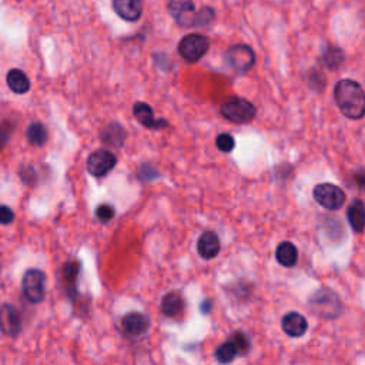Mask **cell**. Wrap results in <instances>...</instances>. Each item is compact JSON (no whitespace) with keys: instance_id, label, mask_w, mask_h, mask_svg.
Returning <instances> with one entry per match:
<instances>
[{"instance_id":"5","label":"cell","mask_w":365,"mask_h":365,"mask_svg":"<svg viewBox=\"0 0 365 365\" xmlns=\"http://www.w3.org/2000/svg\"><path fill=\"white\" fill-rule=\"evenodd\" d=\"M208 48L210 41L206 36L200 33H190L180 40L179 53L186 61L196 63L208 52Z\"/></svg>"},{"instance_id":"19","label":"cell","mask_w":365,"mask_h":365,"mask_svg":"<svg viewBox=\"0 0 365 365\" xmlns=\"http://www.w3.org/2000/svg\"><path fill=\"white\" fill-rule=\"evenodd\" d=\"M9 89L16 95H25L30 90V80L26 73L20 69H13L6 76Z\"/></svg>"},{"instance_id":"6","label":"cell","mask_w":365,"mask_h":365,"mask_svg":"<svg viewBox=\"0 0 365 365\" xmlns=\"http://www.w3.org/2000/svg\"><path fill=\"white\" fill-rule=\"evenodd\" d=\"M45 284L46 275L37 268H30L25 273L23 280H21V291L29 303L39 304L45 298Z\"/></svg>"},{"instance_id":"25","label":"cell","mask_w":365,"mask_h":365,"mask_svg":"<svg viewBox=\"0 0 365 365\" xmlns=\"http://www.w3.org/2000/svg\"><path fill=\"white\" fill-rule=\"evenodd\" d=\"M237 351L233 347V344L230 341H226L224 344H221L217 350H216V359L220 364H231L235 358H237Z\"/></svg>"},{"instance_id":"21","label":"cell","mask_w":365,"mask_h":365,"mask_svg":"<svg viewBox=\"0 0 365 365\" xmlns=\"http://www.w3.org/2000/svg\"><path fill=\"white\" fill-rule=\"evenodd\" d=\"M26 137H28L29 143L33 144V146H37V147L45 146L46 141H48V130H46V127L43 126L41 123H37V121L36 123H32L28 127Z\"/></svg>"},{"instance_id":"18","label":"cell","mask_w":365,"mask_h":365,"mask_svg":"<svg viewBox=\"0 0 365 365\" xmlns=\"http://www.w3.org/2000/svg\"><path fill=\"white\" fill-rule=\"evenodd\" d=\"M275 260L283 267H294L298 262V250L290 241H283L278 244L275 250Z\"/></svg>"},{"instance_id":"15","label":"cell","mask_w":365,"mask_h":365,"mask_svg":"<svg viewBox=\"0 0 365 365\" xmlns=\"http://www.w3.org/2000/svg\"><path fill=\"white\" fill-rule=\"evenodd\" d=\"M197 251L201 259L213 260L216 259L220 253V240L219 235L214 231H206L200 235L197 241Z\"/></svg>"},{"instance_id":"28","label":"cell","mask_w":365,"mask_h":365,"mask_svg":"<svg viewBox=\"0 0 365 365\" xmlns=\"http://www.w3.org/2000/svg\"><path fill=\"white\" fill-rule=\"evenodd\" d=\"M116 210L110 204H100L96 208V217L100 223H109L115 219Z\"/></svg>"},{"instance_id":"14","label":"cell","mask_w":365,"mask_h":365,"mask_svg":"<svg viewBox=\"0 0 365 365\" xmlns=\"http://www.w3.org/2000/svg\"><path fill=\"white\" fill-rule=\"evenodd\" d=\"M113 10L126 21H137L143 13L141 0H112Z\"/></svg>"},{"instance_id":"1","label":"cell","mask_w":365,"mask_h":365,"mask_svg":"<svg viewBox=\"0 0 365 365\" xmlns=\"http://www.w3.org/2000/svg\"><path fill=\"white\" fill-rule=\"evenodd\" d=\"M334 100L341 113L351 120H359L365 115V93L362 86L351 79L339 80L334 88Z\"/></svg>"},{"instance_id":"10","label":"cell","mask_w":365,"mask_h":365,"mask_svg":"<svg viewBox=\"0 0 365 365\" xmlns=\"http://www.w3.org/2000/svg\"><path fill=\"white\" fill-rule=\"evenodd\" d=\"M121 328L130 337H141L150 328V318L139 311L128 313L121 318Z\"/></svg>"},{"instance_id":"4","label":"cell","mask_w":365,"mask_h":365,"mask_svg":"<svg viewBox=\"0 0 365 365\" xmlns=\"http://www.w3.org/2000/svg\"><path fill=\"white\" fill-rule=\"evenodd\" d=\"M313 196H314V200L321 207H324V208L331 210V211L339 210L342 206H344V203L347 200L344 190L339 188L335 184H331V183L317 184L314 187Z\"/></svg>"},{"instance_id":"22","label":"cell","mask_w":365,"mask_h":365,"mask_svg":"<svg viewBox=\"0 0 365 365\" xmlns=\"http://www.w3.org/2000/svg\"><path fill=\"white\" fill-rule=\"evenodd\" d=\"M233 347L235 348V351H237V355L240 357H244L250 353V348H251V341L248 338V335L243 331H234L231 335H230V339H228Z\"/></svg>"},{"instance_id":"24","label":"cell","mask_w":365,"mask_h":365,"mask_svg":"<svg viewBox=\"0 0 365 365\" xmlns=\"http://www.w3.org/2000/svg\"><path fill=\"white\" fill-rule=\"evenodd\" d=\"M79 268L80 264L77 262H68L63 266V278L64 283H66V287L75 290L76 282H77V275H79Z\"/></svg>"},{"instance_id":"23","label":"cell","mask_w":365,"mask_h":365,"mask_svg":"<svg viewBox=\"0 0 365 365\" xmlns=\"http://www.w3.org/2000/svg\"><path fill=\"white\" fill-rule=\"evenodd\" d=\"M323 59L330 69H337L344 61V53L335 46H328L323 53Z\"/></svg>"},{"instance_id":"12","label":"cell","mask_w":365,"mask_h":365,"mask_svg":"<svg viewBox=\"0 0 365 365\" xmlns=\"http://www.w3.org/2000/svg\"><path fill=\"white\" fill-rule=\"evenodd\" d=\"M133 115L137 119V121L144 126L146 128H152V130H160V128L170 127V123L164 119L157 120L155 117V112L152 109V106L144 103V101H137L133 106Z\"/></svg>"},{"instance_id":"26","label":"cell","mask_w":365,"mask_h":365,"mask_svg":"<svg viewBox=\"0 0 365 365\" xmlns=\"http://www.w3.org/2000/svg\"><path fill=\"white\" fill-rule=\"evenodd\" d=\"M216 20V10L210 6H204L200 10H197L196 14V23L195 28H200V26H208L211 25L213 21Z\"/></svg>"},{"instance_id":"13","label":"cell","mask_w":365,"mask_h":365,"mask_svg":"<svg viewBox=\"0 0 365 365\" xmlns=\"http://www.w3.org/2000/svg\"><path fill=\"white\" fill-rule=\"evenodd\" d=\"M282 327H283V331L288 337L298 338V337H303L307 333L308 321L306 319V317L303 314L291 311L283 317Z\"/></svg>"},{"instance_id":"17","label":"cell","mask_w":365,"mask_h":365,"mask_svg":"<svg viewBox=\"0 0 365 365\" xmlns=\"http://www.w3.org/2000/svg\"><path fill=\"white\" fill-rule=\"evenodd\" d=\"M160 308L166 317H177L184 310V298L179 291H170L163 297Z\"/></svg>"},{"instance_id":"16","label":"cell","mask_w":365,"mask_h":365,"mask_svg":"<svg viewBox=\"0 0 365 365\" xmlns=\"http://www.w3.org/2000/svg\"><path fill=\"white\" fill-rule=\"evenodd\" d=\"M126 137H127V133L123 128V126L116 121L107 124L100 133L101 141L112 148H121L126 141Z\"/></svg>"},{"instance_id":"9","label":"cell","mask_w":365,"mask_h":365,"mask_svg":"<svg viewBox=\"0 0 365 365\" xmlns=\"http://www.w3.org/2000/svg\"><path fill=\"white\" fill-rule=\"evenodd\" d=\"M168 13L181 28H195L197 10L193 0H168Z\"/></svg>"},{"instance_id":"11","label":"cell","mask_w":365,"mask_h":365,"mask_svg":"<svg viewBox=\"0 0 365 365\" xmlns=\"http://www.w3.org/2000/svg\"><path fill=\"white\" fill-rule=\"evenodd\" d=\"M0 331L8 337H17L21 331V318L12 304L0 307Z\"/></svg>"},{"instance_id":"30","label":"cell","mask_w":365,"mask_h":365,"mask_svg":"<svg viewBox=\"0 0 365 365\" xmlns=\"http://www.w3.org/2000/svg\"><path fill=\"white\" fill-rule=\"evenodd\" d=\"M20 179L25 184L33 186L36 183V180H37V173H36L33 167L28 166V167H23V168L20 170Z\"/></svg>"},{"instance_id":"8","label":"cell","mask_w":365,"mask_h":365,"mask_svg":"<svg viewBox=\"0 0 365 365\" xmlns=\"http://www.w3.org/2000/svg\"><path fill=\"white\" fill-rule=\"evenodd\" d=\"M117 157L110 150L99 148L88 157V171L93 177H104L116 167Z\"/></svg>"},{"instance_id":"27","label":"cell","mask_w":365,"mask_h":365,"mask_svg":"<svg viewBox=\"0 0 365 365\" xmlns=\"http://www.w3.org/2000/svg\"><path fill=\"white\" fill-rule=\"evenodd\" d=\"M216 146H217V148L220 150V152L230 153V152H233V148L235 146V140H234V137L231 135L221 133V135H219L216 137Z\"/></svg>"},{"instance_id":"3","label":"cell","mask_w":365,"mask_h":365,"mask_svg":"<svg viewBox=\"0 0 365 365\" xmlns=\"http://www.w3.org/2000/svg\"><path fill=\"white\" fill-rule=\"evenodd\" d=\"M221 116L234 124H248L255 119V106L241 97H233L221 106Z\"/></svg>"},{"instance_id":"29","label":"cell","mask_w":365,"mask_h":365,"mask_svg":"<svg viewBox=\"0 0 365 365\" xmlns=\"http://www.w3.org/2000/svg\"><path fill=\"white\" fill-rule=\"evenodd\" d=\"M159 177V171L150 164H143L139 170V179L144 180V181H150V180H155Z\"/></svg>"},{"instance_id":"20","label":"cell","mask_w":365,"mask_h":365,"mask_svg":"<svg viewBox=\"0 0 365 365\" xmlns=\"http://www.w3.org/2000/svg\"><path fill=\"white\" fill-rule=\"evenodd\" d=\"M347 219H348L351 228L355 233H358V234L362 233L364 226H365V208H364L362 200L357 199L351 203V206L348 207V211H347Z\"/></svg>"},{"instance_id":"2","label":"cell","mask_w":365,"mask_h":365,"mask_svg":"<svg viewBox=\"0 0 365 365\" xmlns=\"http://www.w3.org/2000/svg\"><path fill=\"white\" fill-rule=\"evenodd\" d=\"M310 310L314 315L323 318H337L341 315L342 303L330 288H321L310 298Z\"/></svg>"},{"instance_id":"32","label":"cell","mask_w":365,"mask_h":365,"mask_svg":"<svg viewBox=\"0 0 365 365\" xmlns=\"http://www.w3.org/2000/svg\"><path fill=\"white\" fill-rule=\"evenodd\" d=\"M14 220V213L8 206H0V224L8 226L13 223Z\"/></svg>"},{"instance_id":"7","label":"cell","mask_w":365,"mask_h":365,"mask_svg":"<svg viewBox=\"0 0 365 365\" xmlns=\"http://www.w3.org/2000/svg\"><path fill=\"white\" fill-rule=\"evenodd\" d=\"M226 60L228 66L239 73L248 72L255 63V53L254 50L244 43L233 45L226 52Z\"/></svg>"},{"instance_id":"31","label":"cell","mask_w":365,"mask_h":365,"mask_svg":"<svg viewBox=\"0 0 365 365\" xmlns=\"http://www.w3.org/2000/svg\"><path fill=\"white\" fill-rule=\"evenodd\" d=\"M12 130H13V127L10 123L6 121V123L0 124V152H2V150L6 147L9 137L12 135Z\"/></svg>"}]
</instances>
